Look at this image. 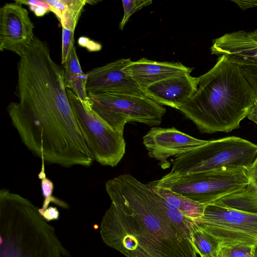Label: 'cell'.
I'll list each match as a JSON object with an SVG mask.
<instances>
[{
	"label": "cell",
	"mask_w": 257,
	"mask_h": 257,
	"mask_svg": "<svg viewBox=\"0 0 257 257\" xmlns=\"http://www.w3.org/2000/svg\"><path fill=\"white\" fill-rule=\"evenodd\" d=\"M59 214L57 207L50 206L44 211L42 215L47 222H49L53 220H58Z\"/></svg>",
	"instance_id": "obj_27"
},
{
	"label": "cell",
	"mask_w": 257,
	"mask_h": 257,
	"mask_svg": "<svg viewBox=\"0 0 257 257\" xmlns=\"http://www.w3.org/2000/svg\"><path fill=\"white\" fill-rule=\"evenodd\" d=\"M208 142L194 138L173 127H153L143 137V143L150 157L161 163L164 168L169 167L168 159L185 154Z\"/></svg>",
	"instance_id": "obj_11"
},
{
	"label": "cell",
	"mask_w": 257,
	"mask_h": 257,
	"mask_svg": "<svg viewBox=\"0 0 257 257\" xmlns=\"http://www.w3.org/2000/svg\"><path fill=\"white\" fill-rule=\"evenodd\" d=\"M131 61L130 58H121L88 72L87 93L109 92L147 96L125 69Z\"/></svg>",
	"instance_id": "obj_12"
},
{
	"label": "cell",
	"mask_w": 257,
	"mask_h": 257,
	"mask_svg": "<svg viewBox=\"0 0 257 257\" xmlns=\"http://www.w3.org/2000/svg\"><path fill=\"white\" fill-rule=\"evenodd\" d=\"M16 2L29 6L30 9L37 17L44 16L51 11V6L46 0H18Z\"/></svg>",
	"instance_id": "obj_24"
},
{
	"label": "cell",
	"mask_w": 257,
	"mask_h": 257,
	"mask_svg": "<svg viewBox=\"0 0 257 257\" xmlns=\"http://www.w3.org/2000/svg\"><path fill=\"white\" fill-rule=\"evenodd\" d=\"M249 181L248 184L257 192V157L248 167Z\"/></svg>",
	"instance_id": "obj_26"
},
{
	"label": "cell",
	"mask_w": 257,
	"mask_h": 257,
	"mask_svg": "<svg viewBox=\"0 0 257 257\" xmlns=\"http://www.w3.org/2000/svg\"><path fill=\"white\" fill-rule=\"evenodd\" d=\"M22 5L15 1L0 9V50L13 52L20 57L35 37L33 23Z\"/></svg>",
	"instance_id": "obj_10"
},
{
	"label": "cell",
	"mask_w": 257,
	"mask_h": 257,
	"mask_svg": "<svg viewBox=\"0 0 257 257\" xmlns=\"http://www.w3.org/2000/svg\"><path fill=\"white\" fill-rule=\"evenodd\" d=\"M254 253L252 254H250L249 255H248V256L247 257H253V255H254Z\"/></svg>",
	"instance_id": "obj_33"
},
{
	"label": "cell",
	"mask_w": 257,
	"mask_h": 257,
	"mask_svg": "<svg viewBox=\"0 0 257 257\" xmlns=\"http://www.w3.org/2000/svg\"><path fill=\"white\" fill-rule=\"evenodd\" d=\"M216 254V253L213 254L209 255H207L206 256H204V257H217Z\"/></svg>",
	"instance_id": "obj_31"
},
{
	"label": "cell",
	"mask_w": 257,
	"mask_h": 257,
	"mask_svg": "<svg viewBox=\"0 0 257 257\" xmlns=\"http://www.w3.org/2000/svg\"><path fill=\"white\" fill-rule=\"evenodd\" d=\"M199 78L196 92L178 110L202 133L238 128L256 99L240 66L222 55Z\"/></svg>",
	"instance_id": "obj_3"
},
{
	"label": "cell",
	"mask_w": 257,
	"mask_h": 257,
	"mask_svg": "<svg viewBox=\"0 0 257 257\" xmlns=\"http://www.w3.org/2000/svg\"><path fill=\"white\" fill-rule=\"evenodd\" d=\"M193 242L196 253L200 257L216 253L218 245L203 230L195 225L193 230Z\"/></svg>",
	"instance_id": "obj_19"
},
{
	"label": "cell",
	"mask_w": 257,
	"mask_h": 257,
	"mask_svg": "<svg viewBox=\"0 0 257 257\" xmlns=\"http://www.w3.org/2000/svg\"><path fill=\"white\" fill-rule=\"evenodd\" d=\"M252 37L257 41V29L252 32H251Z\"/></svg>",
	"instance_id": "obj_30"
},
{
	"label": "cell",
	"mask_w": 257,
	"mask_h": 257,
	"mask_svg": "<svg viewBox=\"0 0 257 257\" xmlns=\"http://www.w3.org/2000/svg\"><path fill=\"white\" fill-rule=\"evenodd\" d=\"M149 184L156 193L172 207L194 221L202 216L205 205L192 200L167 188L159 187L153 181L149 183Z\"/></svg>",
	"instance_id": "obj_17"
},
{
	"label": "cell",
	"mask_w": 257,
	"mask_h": 257,
	"mask_svg": "<svg viewBox=\"0 0 257 257\" xmlns=\"http://www.w3.org/2000/svg\"><path fill=\"white\" fill-rule=\"evenodd\" d=\"M44 163L45 162L42 161L41 171L38 174V177L41 180L42 194L44 198L42 207L39 208V212L41 215L49 207L48 206L51 202L64 208H68L67 203L52 195L54 185L53 182L46 177Z\"/></svg>",
	"instance_id": "obj_20"
},
{
	"label": "cell",
	"mask_w": 257,
	"mask_h": 257,
	"mask_svg": "<svg viewBox=\"0 0 257 257\" xmlns=\"http://www.w3.org/2000/svg\"><path fill=\"white\" fill-rule=\"evenodd\" d=\"M257 157V145L231 136L208 142L172 160L170 173L186 174L221 169L248 168Z\"/></svg>",
	"instance_id": "obj_5"
},
{
	"label": "cell",
	"mask_w": 257,
	"mask_h": 257,
	"mask_svg": "<svg viewBox=\"0 0 257 257\" xmlns=\"http://www.w3.org/2000/svg\"><path fill=\"white\" fill-rule=\"evenodd\" d=\"M62 28L75 31L86 0H46Z\"/></svg>",
	"instance_id": "obj_18"
},
{
	"label": "cell",
	"mask_w": 257,
	"mask_h": 257,
	"mask_svg": "<svg viewBox=\"0 0 257 257\" xmlns=\"http://www.w3.org/2000/svg\"><path fill=\"white\" fill-rule=\"evenodd\" d=\"M62 28L61 64L63 65L67 60L72 47L74 45V32L64 28Z\"/></svg>",
	"instance_id": "obj_23"
},
{
	"label": "cell",
	"mask_w": 257,
	"mask_h": 257,
	"mask_svg": "<svg viewBox=\"0 0 257 257\" xmlns=\"http://www.w3.org/2000/svg\"><path fill=\"white\" fill-rule=\"evenodd\" d=\"M77 122L95 160L102 166H116L125 152L123 133L114 131L96 115L90 103L85 102L66 89Z\"/></svg>",
	"instance_id": "obj_9"
},
{
	"label": "cell",
	"mask_w": 257,
	"mask_h": 257,
	"mask_svg": "<svg viewBox=\"0 0 257 257\" xmlns=\"http://www.w3.org/2000/svg\"><path fill=\"white\" fill-rule=\"evenodd\" d=\"M249 181L248 167L186 174L169 172L153 182L159 187L167 188L205 205L244 188Z\"/></svg>",
	"instance_id": "obj_6"
},
{
	"label": "cell",
	"mask_w": 257,
	"mask_h": 257,
	"mask_svg": "<svg viewBox=\"0 0 257 257\" xmlns=\"http://www.w3.org/2000/svg\"><path fill=\"white\" fill-rule=\"evenodd\" d=\"M212 54L224 56L232 63L257 65V41L251 33L238 31L225 34L213 40Z\"/></svg>",
	"instance_id": "obj_13"
},
{
	"label": "cell",
	"mask_w": 257,
	"mask_h": 257,
	"mask_svg": "<svg viewBox=\"0 0 257 257\" xmlns=\"http://www.w3.org/2000/svg\"><path fill=\"white\" fill-rule=\"evenodd\" d=\"M65 86L85 102H89L86 90L87 76L81 68L75 46L72 47L67 61L63 64Z\"/></svg>",
	"instance_id": "obj_16"
},
{
	"label": "cell",
	"mask_w": 257,
	"mask_h": 257,
	"mask_svg": "<svg viewBox=\"0 0 257 257\" xmlns=\"http://www.w3.org/2000/svg\"><path fill=\"white\" fill-rule=\"evenodd\" d=\"M111 201L101 222L103 242L125 257H198L194 221L125 174L107 181Z\"/></svg>",
	"instance_id": "obj_1"
},
{
	"label": "cell",
	"mask_w": 257,
	"mask_h": 257,
	"mask_svg": "<svg viewBox=\"0 0 257 257\" xmlns=\"http://www.w3.org/2000/svg\"><path fill=\"white\" fill-rule=\"evenodd\" d=\"M242 72L257 98V65L240 66Z\"/></svg>",
	"instance_id": "obj_25"
},
{
	"label": "cell",
	"mask_w": 257,
	"mask_h": 257,
	"mask_svg": "<svg viewBox=\"0 0 257 257\" xmlns=\"http://www.w3.org/2000/svg\"><path fill=\"white\" fill-rule=\"evenodd\" d=\"M199 82V77L185 73L153 84L145 93L159 104L178 109L195 94Z\"/></svg>",
	"instance_id": "obj_14"
},
{
	"label": "cell",
	"mask_w": 257,
	"mask_h": 257,
	"mask_svg": "<svg viewBox=\"0 0 257 257\" xmlns=\"http://www.w3.org/2000/svg\"><path fill=\"white\" fill-rule=\"evenodd\" d=\"M242 10L257 7V0H232Z\"/></svg>",
	"instance_id": "obj_28"
},
{
	"label": "cell",
	"mask_w": 257,
	"mask_h": 257,
	"mask_svg": "<svg viewBox=\"0 0 257 257\" xmlns=\"http://www.w3.org/2000/svg\"><path fill=\"white\" fill-rule=\"evenodd\" d=\"M194 222L219 246L257 247V213L212 203L205 205L202 216Z\"/></svg>",
	"instance_id": "obj_8"
},
{
	"label": "cell",
	"mask_w": 257,
	"mask_h": 257,
	"mask_svg": "<svg viewBox=\"0 0 257 257\" xmlns=\"http://www.w3.org/2000/svg\"><path fill=\"white\" fill-rule=\"evenodd\" d=\"M253 257H257V249H256V250L254 253Z\"/></svg>",
	"instance_id": "obj_32"
},
{
	"label": "cell",
	"mask_w": 257,
	"mask_h": 257,
	"mask_svg": "<svg viewBox=\"0 0 257 257\" xmlns=\"http://www.w3.org/2000/svg\"><path fill=\"white\" fill-rule=\"evenodd\" d=\"M92 109L114 131L123 133L125 124L134 121L159 125L166 109L147 97L117 93H88Z\"/></svg>",
	"instance_id": "obj_7"
},
{
	"label": "cell",
	"mask_w": 257,
	"mask_h": 257,
	"mask_svg": "<svg viewBox=\"0 0 257 257\" xmlns=\"http://www.w3.org/2000/svg\"><path fill=\"white\" fill-rule=\"evenodd\" d=\"M257 247L248 245L219 246L217 257H247L254 253Z\"/></svg>",
	"instance_id": "obj_21"
},
{
	"label": "cell",
	"mask_w": 257,
	"mask_h": 257,
	"mask_svg": "<svg viewBox=\"0 0 257 257\" xmlns=\"http://www.w3.org/2000/svg\"><path fill=\"white\" fill-rule=\"evenodd\" d=\"M128 74L145 92L154 84L185 73H191L193 68L180 62H159L142 58L131 61L125 67Z\"/></svg>",
	"instance_id": "obj_15"
},
{
	"label": "cell",
	"mask_w": 257,
	"mask_h": 257,
	"mask_svg": "<svg viewBox=\"0 0 257 257\" xmlns=\"http://www.w3.org/2000/svg\"><path fill=\"white\" fill-rule=\"evenodd\" d=\"M152 3V0L122 1L123 17L119 24V28L122 31L130 17L142 8Z\"/></svg>",
	"instance_id": "obj_22"
},
{
	"label": "cell",
	"mask_w": 257,
	"mask_h": 257,
	"mask_svg": "<svg viewBox=\"0 0 257 257\" xmlns=\"http://www.w3.org/2000/svg\"><path fill=\"white\" fill-rule=\"evenodd\" d=\"M7 112L25 146L42 161L89 167L94 159L72 109L64 71L40 66L21 74Z\"/></svg>",
	"instance_id": "obj_2"
},
{
	"label": "cell",
	"mask_w": 257,
	"mask_h": 257,
	"mask_svg": "<svg viewBox=\"0 0 257 257\" xmlns=\"http://www.w3.org/2000/svg\"><path fill=\"white\" fill-rule=\"evenodd\" d=\"M0 257H71L39 208L6 189L0 190Z\"/></svg>",
	"instance_id": "obj_4"
},
{
	"label": "cell",
	"mask_w": 257,
	"mask_h": 257,
	"mask_svg": "<svg viewBox=\"0 0 257 257\" xmlns=\"http://www.w3.org/2000/svg\"><path fill=\"white\" fill-rule=\"evenodd\" d=\"M247 117L257 124V98L254 100Z\"/></svg>",
	"instance_id": "obj_29"
}]
</instances>
